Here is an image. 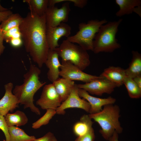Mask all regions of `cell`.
Here are the masks:
<instances>
[{"instance_id":"3957f363","label":"cell","mask_w":141,"mask_h":141,"mask_svg":"<svg viewBox=\"0 0 141 141\" xmlns=\"http://www.w3.org/2000/svg\"><path fill=\"white\" fill-rule=\"evenodd\" d=\"M88 115L92 119L99 124L101 127L99 132L107 140H109L115 132L119 134L123 131L119 121L120 109L117 105L112 104L105 105L99 112Z\"/></svg>"},{"instance_id":"8992f818","label":"cell","mask_w":141,"mask_h":141,"mask_svg":"<svg viewBox=\"0 0 141 141\" xmlns=\"http://www.w3.org/2000/svg\"><path fill=\"white\" fill-rule=\"evenodd\" d=\"M107 22L105 19L100 21L91 20L87 23L82 22L78 25L79 31L76 34L69 36L66 39L73 43H76L84 49L93 51V41L96 35L102 25Z\"/></svg>"},{"instance_id":"6da1fadb","label":"cell","mask_w":141,"mask_h":141,"mask_svg":"<svg viewBox=\"0 0 141 141\" xmlns=\"http://www.w3.org/2000/svg\"><path fill=\"white\" fill-rule=\"evenodd\" d=\"M46 28L45 14L39 16L30 12L19 26L25 50L40 68L44 64L49 49Z\"/></svg>"},{"instance_id":"8d00e7d4","label":"cell","mask_w":141,"mask_h":141,"mask_svg":"<svg viewBox=\"0 0 141 141\" xmlns=\"http://www.w3.org/2000/svg\"><path fill=\"white\" fill-rule=\"evenodd\" d=\"M119 134L115 132L112 136L109 138L108 141H119L118 140Z\"/></svg>"},{"instance_id":"d6a6232c","label":"cell","mask_w":141,"mask_h":141,"mask_svg":"<svg viewBox=\"0 0 141 141\" xmlns=\"http://www.w3.org/2000/svg\"><path fill=\"white\" fill-rule=\"evenodd\" d=\"M12 14V11L9 10L3 12H0V23L6 20Z\"/></svg>"},{"instance_id":"ba28073f","label":"cell","mask_w":141,"mask_h":141,"mask_svg":"<svg viewBox=\"0 0 141 141\" xmlns=\"http://www.w3.org/2000/svg\"><path fill=\"white\" fill-rule=\"evenodd\" d=\"M70 9V2L63 3L60 8L55 6L49 7L45 13L46 27H53L68 20Z\"/></svg>"},{"instance_id":"f546056e","label":"cell","mask_w":141,"mask_h":141,"mask_svg":"<svg viewBox=\"0 0 141 141\" xmlns=\"http://www.w3.org/2000/svg\"><path fill=\"white\" fill-rule=\"evenodd\" d=\"M32 141H57L54 134L49 132L43 137Z\"/></svg>"},{"instance_id":"f1b7e54d","label":"cell","mask_w":141,"mask_h":141,"mask_svg":"<svg viewBox=\"0 0 141 141\" xmlns=\"http://www.w3.org/2000/svg\"><path fill=\"white\" fill-rule=\"evenodd\" d=\"M95 138L94 131L92 127L85 134L77 137L75 141H94Z\"/></svg>"},{"instance_id":"603a6c76","label":"cell","mask_w":141,"mask_h":141,"mask_svg":"<svg viewBox=\"0 0 141 141\" xmlns=\"http://www.w3.org/2000/svg\"><path fill=\"white\" fill-rule=\"evenodd\" d=\"M10 141H32L36 138L27 134L22 129L16 126L8 127Z\"/></svg>"},{"instance_id":"44dd1931","label":"cell","mask_w":141,"mask_h":141,"mask_svg":"<svg viewBox=\"0 0 141 141\" xmlns=\"http://www.w3.org/2000/svg\"><path fill=\"white\" fill-rule=\"evenodd\" d=\"M8 127L24 126L28 122V119L23 112L17 110L13 113H8L4 116Z\"/></svg>"},{"instance_id":"7a4b0ae2","label":"cell","mask_w":141,"mask_h":141,"mask_svg":"<svg viewBox=\"0 0 141 141\" xmlns=\"http://www.w3.org/2000/svg\"><path fill=\"white\" fill-rule=\"evenodd\" d=\"M41 70L38 67L31 64L29 70L24 75L23 83L16 85L13 93L24 109L29 108L37 115L40 114L39 108L34 105L33 97L36 92L46 83L39 80Z\"/></svg>"},{"instance_id":"d590c367","label":"cell","mask_w":141,"mask_h":141,"mask_svg":"<svg viewBox=\"0 0 141 141\" xmlns=\"http://www.w3.org/2000/svg\"><path fill=\"white\" fill-rule=\"evenodd\" d=\"M132 79L138 87L141 89V75L135 77Z\"/></svg>"},{"instance_id":"836d02e7","label":"cell","mask_w":141,"mask_h":141,"mask_svg":"<svg viewBox=\"0 0 141 141\" xmlns=\"http://www.w3.org/2000/svg\"><path fill=\"white\" fill-rule=\"evenodd\" d=\"M3 33L0 24V56L3 54L5 48L3 44Z\"/></svg>"},{"instance_id":"74e56055","label":"cell","mask_w":141,"mask_h":141,"mask_svg":"<svg viewBox=\"0 0 141 141\" xmlns=\"http://www.w3.org/2000/svg\"><path fill=\"white\" fill-rule=\"evenodd\" d=\"M9 10L8 9L2 7L0 3V12H3Z\"/></svg>"},{"instance_id":"277c9868","label":"cell","mask_w":141,"mask_h":141,"mask_svg":"<svg viewBox=\"0 0 141 141\" xmlns=\"http://www.w3.org/2000/svg\"><path fill=\"white\" fill-rule=\"evenodd\" d=\"M122 20L120 19L117 21L107 22L101 26L93 41L92 51L95 54L111 52L121 47L116 36Z\"/></svg>"},{"instance_id":"484cf974","label":"cell","mask_w":141,"mask_h":141,"mask_svg":"<svg viewBox=\"0 0 141 141\" xmlns=\"http://www.w3.org/2000/svg\"><path fill=\"white\" fill-rule=\"evenodd\" d=\"M45 114L40 118L32 124V127L34 129H37L43 125L48 124L50 120L56 114V110L48 109H46Z\"/></svg>"},{"instance_id":"5b68a950","label":"cell","mask_w":141,"mask_h":141,"mask_svg":"<svg viewBox=\"0 0 141 141\" xmlns=\"http://www.w3.org/2000/svg\"><path fill=\"white\" fill-rule=\"evenodd\" d=\"M54 50L62 61H69L82 71L90 64V57L87 51L67 39L63 40Z\"/></svg>"},{"instance_id":"e575fe53","label":"cell","mask_w":141,"mask_h":141,"mask_svg":"<svg viewBox=\"0 0 141 141\" xmlns=\"http://www.w3.org/2000/svg\"><path fill=\"white\" fill-rule=\"evenodd\" d=\"M66 1L67 0H48V7H54L57 3Z\"/></svg>"},{"instance_id":"5bb4252c","label":"cell","mask_w":141,"mask_h":141,"mask_svg":"<svg viewBox=\"0 0 141 141\" xmlns=\"http://www.w3.org/2000/svg\"><path fill=\"white\" fill-rule=\"evenodd\" d=\"M78 92L80 97L83 98L89 103L90 106L89 113L90 114L98 113L102 110V107L108 104H114L116 101V99L111 96L105 98L93 96L81 89L79 88Z\"/></svg>"},{"instance_id":"52a82bcc","label":"cell","mask_w":141,"mask_h":141,"mask_svg":"<svg viewBox=\"0 0 141 141\" xmlns=\"http://www.w3.org/2000/svg\"><path fill=\"white\" fill-rule=\"evenodd\" d=\"M60 69V76L72 81H80L86 83L101 77L85 73L69 61H62Z\"/></svg>"},{"instance_id":"ffe728a7","label":"cell","mask_w":141,"mask_h":141,"mask_svg":"<svg viewBox=\"0 0 141 141\" xmlns=\"http://www.w3.org/2000/svg\"><path fill=\"white\" fill-rule=\"evenodd\" d=\"M93 123L88 115H84L81 117L80 120L74 125V133L77 137L85 134L92 127Z\"/></svg>"},{"instance_id":"83f0119b","label":"cell","mask_w":141,"mask_h":141,"mask_svg":"<svg viewBox=\"0 0 141 141\" xmlns=\"http://www.w3.org/2000/svg\"><path fill=\"white\" fill-rule=\"evenodd\" d=\"M0 129L3 132L5 138V141H10L8 126L6 123L4 116L0 113Z\"/></svg>"},{"instance_id":"4fadbf2b","label":"cell","mask_w":141,"mask_h":141,"mask_svg":"<svg viewBox=\"0 0 141 141\" xmlns=\"http://www.w3.org/2000/svg\"><path fill=\"white\" fill-rule=\"evenodd\" d=\"M13 85L11 82L4 85L5 93L0 100V113L4 116L19 107L18 100L12 91Z\"/></svg>"},{"instance_id":"d4e9b609","label":"cell","mask_w":141,"mask_h":141,"mask_svg":"<svg viewBox=\"0 0 141 141\" xmlns=\"http://www.w3.org/2000/svg\"><path fill=\"white\" fill-rule=\"evenodd\" d=\"M123 84L125 86L129 96L133 99H138L141 97V89L136 84L132 78L126 77Z\"/></svg>"},{"instance_id":"8fae6325","label":"cell","mask_w":141,"mask_h":141,"mask_svg":"<svg viewBox=\"0 0 141 141\" xmlns=\"http://www.w3.org/2000/svg\"><path fill=\"white\" fill-rule=\"evenodd\" d=\"M79 88L77 84H75L69 96L56 110V114L64 115L65 109L72 108L82 109L89 113L90 105L87 101L84 98L81 99L79 96L78 92Z\"/></svg>"},{"instance_id":"7c38bea8","label":"cell","mask_w":141,"mask_h":141,"mask_svg":"<svg viewBox=\"0 0 141 141\" xmlns=\"http://www.w3.org/2000/svg\"><path fill=\"white\" fill-rule=\"evenodd\" d=\"M71 30L69 25L63 22L55 27H46V37L49 49L54 50L58 47L59 39L63 37L67 38L70 36Z\"/></svg>"},{"instance_id":"cb8c5ba5","label":"cell","mask_w":141,"mask_h":141,"mask_svg":"<svg viewBox=\"0 0 141 141\" xmlns=\"http://www.w3.org/2000/svg\"><path fill=\"white\" fill-rule=\"evenodd\" d=\"M23 18L18 13H13L11 15L1 24L3 33L11 28L19 26Z\"/></svg>"},{"instance_id":"2e32d148","label":"cell","mask_w":141,"mask_h":141,"mask_svg":"<svg viewBox=\"0 0 141 141\" xmlns=\"http://www.w3.org/2000/svg\"><path fill=\"white\" fill-rule=\"evenodd\" d=\"M100 76L114 83L117 87L123 84L124 80L126 77L125 69L120 67L113 66L104 69Z\"/></svg>"},{"instance_id":"7402d4cb","label":"cell","mask_w":141,"mask_h":141,"mask_svg":"<svg viewBox=\"0 0 141 141\" xmlns=\"http://www.w3.org/2000/svg\"><path fill=\"white\" fill-rule=\"evenodd\" d=\"M28 6L31 13L39 16L45 14L48 7V0H24Z\"/></svg>"},{"instance_id":"ac0fdd59","label":"cell","mask_w":141,"mask_h":141,"mask_svg":"<svg viewBox=\"0 0 141 141\" xmlns=\"http://www.w3.org/2000/svg\"><path fill=\"white\" fill-rule=\"evenodd\" d=\"M115 2L119 7L116 13V16L119 17L135 13L137 8L141 6L140 0H116Z\"/></svg>"},{"instance_id":"4dcf8cb0","label":"cell","mask_w":141,"mask_h":141,"mask_svg":"<svg viewBox=\"0 0 141 141\" xmlns=\"http://www.w3.org/2000/svg\"><path fill=\"white\" fill-rule=\"evenodd\" d=\"M67 1L73 3L75 6L80 8L84 7L88 2L87 0H67Z\"/></svg>"},{"instance_id":"4316f807","label":"cell","mask_w":141,"mask_h":141,"mask_svg":"<svg viewBox=\"0 0 141 141\" xmlns=\"http://www.w3.org/2000/svg\"><path fill=\"white\" fill-rule=\"evenodd\" d=\"M4 40L9 43L11 39L21 37L19 26L11 28L3 33Z\"/></svg>"},{"instance_id":"9a60e30c","label":"cell","mask_w":141,"mask_h":141,"mask_svg":"<svg viewBox=\"0 0 141 141\" xmlns=\"http://www.w3.org/2000/svg\"><path fill=\"white\" fill-rule=\"evenodd\" d=\"M59 56L54 50L49 49L46 60L45 63L48 69L47 73L49 80L53 83L59 78L60 69L61 66Z\"/></svg>"},{"instance_id":"d6986e66","label":"cell","mask_w":141,"mask_h":141,"mask_svg":"<svg viewBox=\"0 0 141 141\" xmlns=\"http://www.w3.org/2000/svg\"><path fill=\"white\" fill-rule=\"evenodd\" d=\"M132 53L131 61L125 71L126 77L133 78L141 75V54L137 51H133Z\"/></svg>"},{"instance_id":"9c48e42d","label":"cell","mask_w":141,"mask_h":141,"mask_svg":"<svg viewBox=\"0 0 141 141\" xmlns=\"http://www.w3.org/2000/svg\"><path fill=\"white\" fill-rule=\"evenodd\" d=\"M77 85L79 88L83 89L89 93L100 96L104 93L111 94L117 87L114 83L101 76L88 83Z\"/></svg>"},{"instance_id":"e0dca14e","label":"cell","mask_w":141,"mask_h":141,"mask_svg":"<svg viewBox=\"0 0 141 141\" xmlns=\"http://www.w3.org/2000/svg\"><path fill=\"white\" fill-rule=\"evenodd\" d=\"M52 83L62 102L69 96L75 84L74 81L63 78H59Z\"/></svg>"},{"instance_id":"1f68e13d","label":"cell","mask_w":141,"mask_h":141,"mask_svg":"<svg viewBox=\"0 0 141 141\" xmlns=\"http://www.w3.org/2000/svg\"><path fill=\"white\" fill-rule=\"evenodd\" d=\"M9 43L13 47L18 48L22 45L23 42L21 37L11 39Z\"/></svg>"},{"instance_id":"30bf717a","label":"cell","mask_w":141,"mask_h":141,"mask_svg":"<svg viewBox=\"0 0 141 141\" xmlns=\"http://www.w3.org/2000/svg\"><path fill=\"white\" fill-rule=\"evenodd\" d=\"M62 102L52 83L44 86L40 97L36 103L43 109H51L56 110Z\"/></svg>"}]
</instances>
